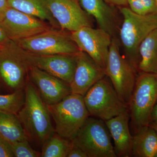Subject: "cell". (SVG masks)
<instances>
[{
	"label": "cell",
	"mask_w": 157,
	"mask_h": 157,
	"mask_svg": "<svg viewBox=\"0 0 157 157\" xmlns=\"http://www.w3.org/2000/svg\"><path fill=\"white\" fill-rule=\"evenodd\" d=\"M25 101L17 113L28 140L42 146L55 132L47 105L29 79L24 88Z\"/></svg>",
	"instance_id": "cell-1"
},
{
	"label": "cell",
	"mask_w": 157,
	"mask_h": 157,
	"mask_svg": "<svg viewBox=\"0 0 157 157\" xmlns=\"http://www.w3.org/2000/svg\"><path fill=\"white\" fill-rule=\"evenodd\" d=\"M121 12L123 17L120 32L121 42L126 50L127 59L137 70L138 48L149 34L157 29V14L140 15L127 7L122 8Z\"/></svg>",
	"instance_id": "cell-2"
},
{
	"label": "cell",
	"mask_w": 157,
	"mask_h": 157,
	"mask_svg": "<svg viewBox=\"0 0 157 157\" xmlns=\"http://www.w3.org/2000/svg\"><path fill=\"white\" fill-rule=\"evenodd\" d=\"M31 65L24 50L9 39L0 45V88L9 93L24 89Z\"/></svg>",
	"instance_id": "cell-3"
},
{
	"label": "cell",
	"mask_w": 157,
	"mask_h": 157,
	"mask_svg": "<svg viewBox=\"0 0 157 157\" xmlns=\"http://www.w3.org/2000/svg\"><path fill=\"white\" fill-rule=\"evenodd\" d=\"M157 103V73L140 72L137 76L128 110L135 131L151 123L153 109Z\"/></svg>",
	"instance_id": "cell-4"
},
{
	"label": "cell",
	"mask_w": 157,
	"mask_h": 157,
	"mask_svg": "<svg viewBox=\"0 0 157 157\" xmlns=\"http://www.w3.org/2000/svg\"><path fill=\"white\" fill-rule=\"evenodd\" d=\"M47 107L55 124V132L69 140L75 137L90 116L83 96L77 94L72 93L59 103Z\"/></svg>",
	"instance_id": "cell-5"
},
{
	"label": "cell",
	"mask_w": 157,
	"mask_h": 157,
	"mask_svg": "<svg viewBox=\"0 0 157 157\" xmlns=\"http://www.w3.org/2000/svg\"><path fill=\"white\" fill-rule=\"evenodd\" d=\"M83 100L90 116L104 121L128 109L111 82L105 77L90 89L83 96Z\"/></svg>",
	"instance_id": "cell-6"
},
{
	"label": "cell",
	"mask_w": 157,
	"mask_h": 157,
	"mask_svg": "<svg viewBox=\"0 0 157 157\" xmlns=\"http://www.w3.org/2000/svg\"><path fill=\"white\" fill-rule=\"evenodd\" d=\"M87 157H116L105 121L89 116L72 140Z\"/></svg>",
	"instance_id": "cell-7"
},
{
	"label": "cell",
	"mask_w": 157,
	"mask_h": 157,
	"mask_svg": "<svg viewBox=\"0 0 157 157\" xmlns=\"http://www.w3.org/2000/svg\"><path fill=\"white\" fill-rule=\"evenodd\" d=\"M14 41L24 50L36 54L75 55L80 51L70 35L56 28Z\"/></svg>",
	"instance_id": "cell-8"
},
{
	"label": "cell",
	"mask_w": 157,
	"mask_h": 157,
	"mask_svg": "<svg viewBox=\"0 0 157 157\" xmlns=\"http://www.w3.org/2000/svg\"><path fill=\"white\" fill-rule=\"evenodd\" d=\"M105 71L106 76L109 77L119 97L128 107L135 87L137 70L121 55L117 41L114 38H112L109 47Z\"/></svg>",
	"instance_id": "cell-9"
},
{
	"label": "cell",
	"mask_w": 157,
	"mask_h": 157,
	"mask_svg": "<svg viewBox=\"0 0 157 157\" xmlns=\"http://www.w3.org/2000/svg\"><path fill=\"white\" fill-rule=\"evenodd\" d=\"M70 36L79 50L105 70L112 40L110 34L102 29L86 26L72 32Z\"/></svg>",
	"instance_id": "cell-10"
},
{
	"label": "cell",
	"mask_w": 157,
	"mask_h": 157,
	"mask_svg": "<svg viewBox=\"0 0 157 157\" xmlns=\"http://www.w3.org/2000/svg\"><path fill=\"white\" fill-rule=\"evenodd\" d=\"M0 25L13 41L35 36L51 28L45 21L9 7Z\"/></svg>",
	"instance_id": "cell-11"
},
{
	"label": "cell",
	"mask_w": 157,
	"mask_h": 157,
	"mask_svg": "<svg viewBox=\"0 0 157 157\" xmlns=\"http://www.w3.org/2000/svg\"><path fill=\"white\" fill-rule=\"evenodd\" d=\"M45 1L61 29L72 33L83 27L91 26V22L78 0Z\"/></svg>",
	"instance_id": "cell-12"
},
{
	"label": "cell",
	"mask_w": 157,
	"mask_h": 157,
	"mask_svg": "<svg viewBox=\"0 0 157 157\" xmlns=\"http://www.w3.org/2000/svg\"><path fill=\"white\" fill-rule=\"evenodd\" d=\"M24 52L31 66L39 68L69 84L71 83L76 69L77 53L42 55L25 50Z\"/></svg>",
	"instance_id": "cell-13"
},
{
	"label": "cell",
	"mask_w": 157,
	"mask_h": 157,
	"mask_svg": "<svg viewBox=\"0 0 157 157\" xmlns=\"http://www.w3.org/2000/svg\"><path fill=\"white\" fill-rule=\"evenodd\" d=\"M29 77L46 105L56 104L72 94L70 84L33 66Z\"/></svg>",
	"instance_id": "cell-14"
},
{
	"label": "cell",
	"mask_w": 157,
	"mask_h": 157,
	"mask_svg": "<svg viewBox=\"0 0 157 157\" xmlns=\"http://www.w3.org/2000/svg\"><path fill=\"white\" fill-rule=\"evenodd\" d=\"M76 67L70 88L72 94L84 96L94 84L106 76L105 71L82 51L76 54Z\"/></svg>",
	"instance_id": "cell-15"
},
{
	"label": "cell",
	"mask_w": 157,
	"mask_h": 157,
	"mask_svg": "<svg viewBox=\"0 0 157 157\" xmlns=\"http://www.w3.org/2000/svg\"><path fill=\"white\" fill-rule=\"evenodd\" d=\"M130 119L128 109L105 121L114 142V149L117 157L132 156L133 136L129 130Z\"/></svg>",
	"instance_id": "cell-16"
},
{
	"label": "cell",
	"mask_w": 157,
	"mask_h": 157,
	"mask_svg": "<svg viewBox=\"0 0 157 157\" xmlns=\"http://www.w3.org/2000/svg\"><path fill=\"white\" fill-rule=\"evenodd\" d=\"M82 8L96 19L100 29L111 36L116 29V15L104 0H78Z\"/></svg>",
	"instance_id": "cell-17"
},
{
	"label": "cell",
	"mask_w": 157,
	"mask_h": 157,
	"mask_svg": "<svg viewBox=\"0 0 157 157\" xmlns=\"http://www.w3.org/2000/svg\"><path fill=\"white\" fill-rule=\"evenodd\" d=\"M157 151V133L150 125L136 130L133 136L132 156L155 157Z\"/></svg>",
	"instance_id": "cell-18"
},
{
	"label": "cell",
	"mask_w": 157,
	"mask_h": 157,
	"mask_svg": "<svg viewBox=\"0 0 157 157\" xmlns=\"http://www.w3.org/2000/svg\"><path fill=\"white\" fill-rule=\"evenodd\" d=\"M138 54L140 58L138 70L140 72L157 73V29L141 42Z\"/></svg>",
	"instance_id": "cell-19"
},
{
	"label": "cell",
	"mask_w": 157,
	"mask_h": 157,
	"mask_svg": "<svg viewBox=\"0 0 157 157\" xmlns=\"http://www.w3.org/2000/svg\"><path fill=\"white\" fill-rule=\"evenodd\" d=\"M11 8L49 23L55 28L59 26L48 10L45 0H7Z\"/></svg>",
	"instance_id": "cell-20"
},
{
	"label": "cell",
	"mask_w": 157,
	"mask_h": 157,
	"mask_svg": "<svg viewBox=\"0 0 157 157\" xmlns=\"http://www.w3.org/2000/svg\"><path fill=\"white\" fill-rule=\"evenodd\" d=\"M0 135L9 143L28 139L17 114L0 111Z\"/></svg>",
	"instance_id": "cell-21"
},
{
	"label": "cell",
	"mask_w": 157,
	"mask_h": 157,
	"mask_svg": "<svg viewBox=\"0 0 157 157\" xmlns=\"http://www.w3.org/2000/svg\"><path fill=\"white\" fill-rule=\"evenodd\" d=\"M72 140L61 137L55 132L42 146V157H67Z\"/></svg>",
	"instance_id": "cell-22"
},
{
	"label": "cell",
	"mask_w": 157,
	"mask_h": 157,
	"mask_svg": "<svg viewBox=\"0 0 157 157\" xmlns=\"http://www.w3.org/2000/svg\"><path fill=\"white\" fill-rule=\"evenodd\" d=\"M25 101L24 89L0 95V111L17 114Z\"/></svg>",
	"instance_id": "cell-23"
},
{
	"label": "cell",
	"mask_w": 157,
	"mask_h": 157,
	"mask_svg": "<svg viewBox=\"0 0 157 157\" xmlns=\"http://www.w3.org/2000/svg\"><path fill=\"white\" fill-rule=\"evenodd\" d=\"M10 143L14 157H41V153L31 147L29 144L28 139Z\"/></svg>",
	"instance_id": "cell-24"
},
{
	"label": "cell",
	"mask_w": 157,
	"mask_h": 157,
	"mask_svg": "<svg viewBox=\"0 0 157 157\" xmlns=\"http://www.w3.org/2000/svg\"><path fill=\"white\" fill-rule=\"evenodd\" d=\"M14 157L11 144L0 135V157Z\"/></svg>",
	"instance_id": "cell-25"
},
{
	"label": "cell",
	"mask_w": 157,
	"mask_h": 157,
	"mask_svg": "<svg viewBox=\"0 0 157 157\" xmlns=\"http://www.w3.org/2000/svg\"><path fill=\"white\" fill-rule=\"evenodd\" d=\"M130 9L136 14L140 15L149 14L147 10L139 0H128Z\"/></svg>",
	"instance_id": "cell-26"
},
{
	"label": "cell",
	"mask_w": 157,
	"mask_h": 157,
	"mask_svg": "<svg viewBox=\"0 0 157 157\" xmlns=\"http://www.w3.org/2000/svg\"><path fill=\"white\" fill-rule=\"evenodd\" d=\"M147 10L149 14H157L156 0H139Z\"/></svg>",
	"instance_id": "cell-27"
},
{
	"label": "cell",
	"mask_w": 157,
	"mask_h": 157,
	"mask_svg": "<svg viewBox=\"0 0 157 157\" xmlns=\"http://www.w3.org/2000/svg\"><path fill=\"white\" fill-rule=\"evenodd\" d=\"M67 157H87L86 154L72 140V146Z\"/></svg>",
	"instance_id": "cell-28"
},
{
	"label": "cell",
	"mask_w": 157,
	"mask_h": 157,
	"mask_svg": "<svg viewBox=\"0 0 157 157\" xmlns=\"http://www.w3.org/2000/svg\"><path fill=\"white\" fill-rule=\"evenodd\" d=\"M9 7L7 0H0V22L4 19L6 11Z\"/></svg>",
	"instance_id": "cell-29"
},
{
	"label": "cell",
	"mask_w": 157,
	"mask_h": 157,
	"mask_svg": "<svg viewBox=\"0 0 157 157\" xmlns=\"http://www.w3.org/2000/svg\"><path fill=\"white\" fill-rule=\"evenodd\" d=\"M9 39L6 32L0 25V45H2Z\"/></svg>",
	"instance_id": "cell-30"
},
{
	"label": "cell",
	"mask_w": 157,
	"mask_h": 157,
	"mask_svg": "<svg viewBox=\"0 0 157 157\" xmlns=\"http://www.w3.org/2000/svg\"><path fill=\"white\" fill-rule=\"evenodd\" d=\"M106 2L116 6H124L128 4V0H104Z\"/></svg>",
	"instance_id": "cell-31"
},
{
	"label": "cell",
	"mask_w": 157,
	"mask_h": 157,
	"mask_svg": "<svg viewBox=\"0 0 157 157\" xmlns=\"http://www.w3.org/2000/svg\"><path fill=\"white\" fill-rule=\"evenodd\" d=\"M157 123V103L155 105L153 109L151 116V123Z\"/></svg>",
	"instance_id": "cell-32"
},
{
	"label": "cell",
	"mask_w": 157,
	"mask_h": 157,
	"mask_svg": "<svg viewBox=\"0 0 157 157\" xmlns=\"http://www.w3.org/2000/svg\"><path fill=\"white\" fill-rule=\"evenodd\" d=\"M150 125L154 129L155 131L157 133V123H151L150 124Z\"/></svg>",
	"instance_id": "cell-33"
},
{
	"label": "cell",
	"mask_w": 157,
	"mask_h": 157,
	"mask_svg": "<svg viewBox=\"0 0 157 157\" xmlns=\"http://www.w3.org/2000/svg\"><path fill=\"white\" fill-rule=\"evenodd\" d=\"M155 157H157V151L156 152V154L155 156Z\"/></svg>",
	"instance_id": "cell-34"
},
{
	"label": "cell",
	"mask_w": 157,
	"mask_h": 157,
	"mask_svg": "<svg viewBox=\"0 0 157 157\" xmlns=\"http://www.w3.org/2000/svg\"><path fill=\"white\" fill-rule=\"evenodd\" d=\"M157 3V0H156Z\"/></svg>",
	"instance_id": "cell-35"
}]
</instances>
